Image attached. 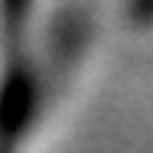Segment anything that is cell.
Returning <instances> with one entry per match:
<instances>
[{
  "instance_id": "cell-2",
  "label": "cell",
  "mask_w": 153,
  "mask_h": 153,
  "mask_svg": "<svg viewBox=\"0 0 153 153\" xmlns=\"http://www.w3.org/2000/svg\"><path fill=\"white\" fill-rule=\"evenodd\" d=\"M126 17L140 27L153 24V0H126Z\"/></svg>"
},
{
  "instance_id": "cell-1",
  "label": "cell",
  "mask_w": 153,
  "mask_h": 153,
  "mask_svg": "<svg viewBox=\"0 0 153 153\" xmlns=\"http://www.w3.org/2000/svg\"><path fill=\"white\" fill-rule=\"evenodd\" d=\"M31 10L34 0H0V153H21L44 99Z\"/></svg>"
}]
</instances>
